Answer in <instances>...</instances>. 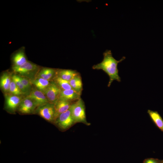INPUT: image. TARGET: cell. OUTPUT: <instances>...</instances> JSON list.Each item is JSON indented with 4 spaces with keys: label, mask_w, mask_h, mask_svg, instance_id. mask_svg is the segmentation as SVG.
Returning <instances> with one entry per match:
<instances>
[{
    "label": "cell",
    "mask_w": 163,
    "mask_h": 163,
    "mask_svg": "<svg viewBox=\"0 0 163 163\" xmlns=\"http://www.w3.org/2000/svg\"><path fill=\"white\" fill-rule=\"evenodd\" d=\"M57 75L62 79L70 81L76 76L79 75L77 71L70 69H62L57 72Z\"/></svg>",
    "instance_id": "5bb4252c"
},
{
    "label": "cell",
    "mask_w": 163,
    "mask_h": 163,
    "mask_svg": "<svg viewBox=\"0 0 163 163\" xmlns=\"http://www.w3.org/2000/svg\"><path fill=\"white\" fill-rule=\"evenodd\" d=\"M9 91L13 95H15L19 96L23 94L12 79L10 85Z\"/></svg>",
    "instance_id": "44dd1931"
},
{
    "label": "cell",
    "mask_w": 163,
    "mask_h": 163,
    "mask_svg": "<svg viewBox=\"0 0 163 163\" xmlns=\"http://www.w3.org/2000/svg\"><path fill=\"white\" fill-rule=\"evenodd\" d=\"M72 103L70 101L59 99L54 104L55 120L59 115L69 109Z\"/></svg>",
    "instance_id": "30bf717a"
},
{
    "label": "cell",
    "mask_w": 163,
    "mask_h": 163,
    "mask_svg": "<svg viewBox=\"0 0 163 163\" xmlns=\"http://www.w3.org/2000/svg\"><path fill=\"white\" fill-rule=\"evenodd\" d=\"M12 80L8 73L5 72L0 78V87L5 92L9 91V87Z\"/></svg>",
    "instance_id": "2e32d148"
},
{
    "label": "cell",
    "mask_w": 163,
    "mask_h": 163,
    "mask_svg": "<svg viewBox=\"0 0 163 163\" xmlns=\"http://www.w3.org/2000/svg\"><path fill=\"white\" fill-rule=\"evenodd\" d=\"M36 112L48 121L54 123L55 110L54 104L50 103L37 107Z\"/></svg>",
    "instance_id": "277c9868"
},
{
    "label": "cell",
    "mask_w": 163,
    "mask_h": 163,
    "mask_svg": "<svg viewBox=\"0 0 163 163\" xmlns=\"http://www.w3.org/2000/svg\"><path fill=\"white\" fill-rule=\"evenodd\" d=\"M54 81L62 90L72 89L69 81L62 79L58 75L56 76Z\"/></svg>",
    "instance_id": "d6986e66"
},
{
    "label": "cell",
    "mask_w": 163,
    "mask_h": 163,
    "mask_svg": "<svg viewBox=\"0 0 163 163\" xmlns=\"http://www.w3.org/2000/svg\"><path fill=\"white\" fill-rule=\"evenodd\" d=\"M11 78L18 87L23 94H28L27 90L21 82L20 76L17 75H14L12 76Z\"/></svg>",
    "instance_id": "ffe728a7"
},
{
    "label": "cell",
    "mask_w": 163,
    "mask_h": 163,
    "mask_svg": "<svg viewBox=\"0 0 163 163\" xmlns=\"http://www.w3.org/2000/svg\"><path fill=\"white\" fill-rule=\"evenodd\" d=\"M21 82L27 93L31 92V83L29 79L24 77L20 76Z\"/></svg>",
    "instance_id": "7402d4cb"
},
{
    "label": "cell",
    "mask_w": 163,
    "mask_h": 163,
    "mask_svg": "<svg viewBox=\"0 0 163 163\" xmlns=\"http://www.w3.org/2000/svg\"><path fill=\"white\" fill-rule=\"evenodd\" d=\"M104 58L102 61L92 66L94 69H101L104 71L109 77V80L107 86H110L114 80L120 82L121 78L119 75L117 65L119 63L124 60L126 57L123 56L119 60H117L113 56L111 51L106 50L103 53Z\"/></svg>",
    "instance_id": "6da1fadb"
},
{
    "label": "cell",
    "mask_w": 163,
    "mask_h": 163,
    "mask_svg": "<svg viewBox=\"0 0 163 163\" xmlns=\"http://www.w3.org/2000/svg\"><path fill=\"white\" fill-rule=\"evenodd\" d=\"M81 95L73 89L62 90L59 99L71 102L75 101L81 98Z\"/></svg>",
    "instance_id": "8fae6325"
},
{
    "label": "cell",
    "mask_w": 163,
    "mask_h": 163,
    "mask_svg": "<svg viewBox=\"0 0 163 163\" xmlns=\"http://www.w3.org/2000/svg\"><path fill=\"white\" fill-rule=\"evenodd\" d=\"M31 84H33L38 90L43 91L49 85L50 82L41 78H38L30 81Z\"/></svg>",
    "instance_id": "e0dca14e"
},
{
    "label": "cell",
    "mask_w": 163,
    "mask_h": 163,
    "mask_svg": "<svg viewBox=\"0 0 163 163\" xmlns=\"http://www.w3.org/2000/svg\"><path fill=\"white\" fill-rule=\"evenodd\" d=\"M147 113L157 127L163 132V120L158 112L148 110Z\"/></svg>",
    "instance_id": "4fadbf2b"
},
{
    "label": "cell",
    "mask_w": 163,
    "mask_h": 163,
    "mask_svg": "<svg viewBox=\"0 0 163 163\" xmlns=\"http://www.w3.org/2000/svg\"><path fill=\"white\" fill-rule=\"evenodd\" d=\"M12 60L14 66H20L25 63L27 61L24 50H20L14 54Z\"/></svg>",
    "instance_id": "7c38bea8"
},
{
    "label": "cell",
    "mask_w": 163,
    "mask_h": 163,
    "mask_svg": "<svg viewBox=\"0 0 163 163\" xmlns=\"http://www.w3.org/2000/svg\"><path fill=\"white\" fill-rule=\"evenodd\" d=\"M27 97L33 101L37 108L49 103L43 93L37 89L32 90Z\"/></svg>",
    "instance_id": "52a82bcc"
},
{
    "label": "cell",
    "mask_w": 163,
    "mask_h": 163,
    "mask_svg": "<svg viewBox=\"0 0 163 163\" xmlns=\"http://www.w3.org/2000/svg\"><path fill=\"white\" fill-rule=\"evenodd\" d=\"M72 89L81 94L83 89L82 78L79 74L76 76L69 81Z\"/></svg>",
    "instance_id": "9a60e30c"
},
{
    "label": "cell",
    "mask_w": 163,
    "mask_h": 163,
    "mask_svg": "<svg viewBox=\"0 0 163 163\" xmlns=\"http://www.w3.org/2000/svg\"><path fill=\"white\" fill-rule=\"evenodd\" d=\"M62 90L54 81L50 82L48 87L43 91L49 102L55 104L59 99Z\"/></svg>",
    "instance_id": "5b68a950"
},
{
    "label": "cell",
    "mask_w": 163,
    "mask_h": 163,
    "mask_svg": "<svg viewBox=\"0 0 163 163\" xmlns=\"http://www.w3.org/2000/svg\"><path fill=\"white\" fill-rule=\"evenodd\" d=\"M38 67L36 64L27 61L25 63L19 66H13L12 69L15 73L20 75L29 77L38 70Z\"/></svg>",
    "instance_id": "8992f818"
},
{
    "label": "cell",
    "mask_w": 163,
    "mask_h": 163,
    "mask_svg": "<svg viewBox=\"0 0 163 163\" xmlns=\"http://www.w3.org/2000/svg\"><path fill=\"white\" fill-rule=\"evenodd\" d=\"M70 109L75 123H81L88 126L90 124L87 121L85 105L81 98L72 104Z\"/></svg>",
    "instance_id": "7a4b0ae2"
},
{
    "label": "cell",
    "mask_w": 163,
    "mask_h": 163,
    "mask_svg": "<svg viewBox=\"0 0 163 163\" xmlns=\"http://www.w3.org/2000/svg\"><path fill=\"white\" fill-rule=\"evenodd\" d=\"M36 107L33 101L26 97L21 101L18 109V111L23 114L33 113Z\"/></svg>",
    "instance_id": "9c48e42d"
},
{
    "label": "cell",
    "mask_w": 163,
    "mask_h": 163,
    "mask_svg": "<svg viewBox=\"0 0 163 163\" xmlns=\"http://www.w3.org/2000/svg\"><path fill=\"white\" fill-rule=\"evenodd\" d=\"M56 72L55 69H53L44 68L39 72L37 76L38 78L49 80L53 76Z\"/></svg>",
    "instance_id": "ac0fdd59"
},
{
    "label": "cell",
    "mask_w": 163,
    "mask_h": 163,
    "mask_svg": "<svg viewBox=\"0 0 163 163\" xmlns=\"http://www.w3.org/2000/svg\"><path fill=\"white\" fill-rule=\"evenodd\" d=\"M144 163H159V162L156 160L154 159L149 158L145 160Z\"/></svg>",
    "instance_id": "603a6c76"
},
{
    "label": "cell",
    "mask_w": 163,
    "mask_h": 163,
    "mask_svg": "<svg viewBox=\"0 0 163 163\" xmlns=\"http://www.w3.org/2000/svg\"><path fill=\"white\" fill-rule=\"evenodd\" d=\"M5 108L8 112L14 113L18 110L22 99L19 96L14 95H5Z\"/></svg>",
    "instance_id": "ba28073f"
},
{
    "label": "cell",
    "mask_w": 163,
    "mask_h": 163,
    "mask_svg": "<svg viewBox=\"0 0 163 163\" xmlns=\"http://www.w3.org/2000/svg\"><path fill=\"white\" fill-rule=\"evenodd\" d=\"M54 123L61 130H66L75 123L70 108L59 115Z\"/></svg>",
    "instance_id": "3957f363"
}]
</instances>
